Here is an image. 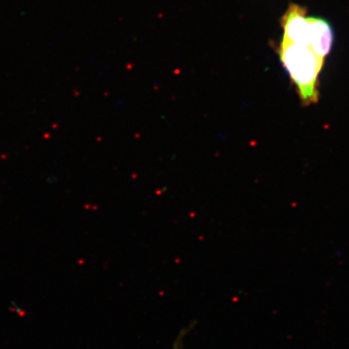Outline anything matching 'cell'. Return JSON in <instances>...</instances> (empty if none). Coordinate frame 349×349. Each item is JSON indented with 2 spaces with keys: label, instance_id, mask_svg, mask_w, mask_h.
Wrapping results in <instances>:
<instances>
[{
  "label": "cell",
  "instance_id": "obj_1",
  "mask_svg": "<svg viewBox=\"0 0 349 349\" xmlns=\"http://www.w3.org/2000/svg\"><path fill=\"white\" fill-rule=\"evenodd\" d=\"M278 55L303 105L314 104L319 99L318 80L325 60L310 48L281 40Z\"/></svg>",
  "mask_w": 349,
  "mask_h": 349
},
{
  "label": "cell",
  "instance_id": "obj_2",
  "mask_svg": "<svg viewBox=\"0 0 349 349\" xmlns=\"http://www.w3.org/2000/svg\"><path fill=\"white\" fill-rule=\"evenodd\" d=\"M281 27L283 30L282 40L310 48V24L303 7L291 4L281 19Z\"/></svg>",
  "mask_w": 349,
  "mask_h": 349
},
{
  "label": "cell",
  "instance_id": "obj_3",
  "mask_svg": "<svg viewBox=\"0 0 349 349\" xmlns=\"http://www.w3.org/2000/svg\"><path fill=\"white\" fill-rule=\"evenodd\" d=\"M308 24L310 50L322 60H325L333 47L334 33L332 26L326 20L316 17H308Z\"/></svg>",
  "mask_w": 349,
  "mask_h": 349
},
{
  "label": "cell",
  "instance_id": "obj_4",
  "mask_svg": "<svg viewBox=\"0 0 349 349\" xmlns=\"http://www.w3.org/2000/svg\"><path fill=\"white\" fill-rule=\"evenodd\" d=\"M187 334V329H183L181 330V332L178 334V335L177 337L176 341L174 342V345H173V349H183V341H184V337Z\"/></svg>",
  "mask_w": 349,
  "mask_h": 349
}]
</instances>
